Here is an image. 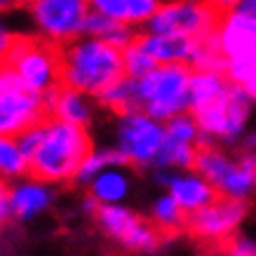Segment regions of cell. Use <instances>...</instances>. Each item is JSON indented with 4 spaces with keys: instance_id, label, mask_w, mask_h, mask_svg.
I'll list each match as a JSON object with an SVG mask.
<instances>
[{
    "instance_id": "obj_1",
    "label": "cell",
    "mask_w": 256,
    "mask_h": 256,
    "mask_svg": "<svg viewBox=\"0 0 256 256\" xmlns=\"http://www.w3.org/2000/svg\"><path fill=\"white\" fill-rule=\"evenodd\" d=\"M92 148V136L87 127L62 122L47 116L38 124V144L28 156L31 176L50 186L70 184L76 181L80 164Z\"/></svg>"
},
{
    "instance_id": "obj_2",
    "label": "cell",
    "mask_w": 256,
    "mask_h": 256,
    "mask_svg": "<svg viewBox=\"0 0 256 256\" xmlns=\"http://www.w3.org/2000/svg\"><path fill=\"white\" fill-rule=\"evenodd\" d=\"M120 78H124L120 47L92 36H80L62 45V85L96 99Z\"/></svg>"
},
{
    "instance_id": "obj_3",
    "label": "cell",
    "mask_w": 256,
    "mask_h": 256,
    "mask_svg": "<svg viewBox=\"0 0 256 256\" xmlns=\"http://www.w3.org/2000/svg\"><path fill=\"white\" fill-rule=\"evenodd\" d=\"M193 170L210 181L218 198L247 202L256 193V153L233 156L224 146L198 148Z\"/></svg>"
},
{
    "instance_id": "obj_4",
    "label": "cell",
    "mask_w": 256,
    "mask_h": 256,
    "mask_svg": "<svg viewBox=\"0 0 256 256\" xmlns=\"http://www.w3.org/2000/svg\"><path fill=\"white\" fill-rule=\"evenodd\" d=\"M193 68L186 64H158L156 68L136 80L139 110L160 122L188 110V87Z\"/></svg>"
},
{
    "instance_id": "obj_5",
    "label": "cell",
    "mask_w": 256,
    "mask_h": 256,
    "mask_svg": "<svg viewBox=\"0 0 256 256\" xmlns=\"http://www.w3.org/2000/svg\"><path fill=\"white\" fill-rule=\"evenodd\" d=\"M254 99L230 85V90L218 101L204 106L200 110H193V118L198 120L202 134V146H240L242 136L249 132V120L254 113Z\"/></svg>"
},
{
    "instance_id": "obj_6",
    "label": "cell",
    "mask_w": 256,
    "mask_h": 256,
    "mask_svg": "<svg viewBox=\"0 0 256 256\" xmlns=\"http://www.w3.org/2000/svg\"><path fill=\"white\" fill-rule=\"evenodd\" d=\"M5 62L16 70L24 87L45 96L62 85V45L47 38L16 36Z\"/></svg>"
},
{
    "instance_id": "obj_7",
    "label": "cell",
    "mask_w": 256,
    "mask_h": 256,
    "mask_svg": "<svg viewBox=\"0 0 256 256\" xmlns=\"http://www.w3.org/2000/svg\"><path fill=\"white\" fill-rule=\"evenodd\" d=\"M221 12L207 0H167L146 24L148 33L204 40L216 31Z\"/></svg>"
},
{
    "instance_id": "obj_8",
    "label": "cell",
    "mask_w": 256,
    "mask_h": 256,
    "mask_svg": "<svg viewBox=\"0 0 256 256\" xmlns=\"http://www.w3.org/2000/svg\"><path fill=\"white\" fill-rule=\"evenodd\" d=\"M164 144V122L150 118L144 110H130L118 116L116 124V148L124 162L139 167V170H153L158 153Z\"/></svg>"
},
{
    "instance_id": "obj_9",
    "label": "cell",
    "mask_w": 256,
    "mask_h": 256,
    "mask_svg": "<svg viewBox=\"0 0 256 256\" xmlns=\"http://www.w3.org/2000/svg\"><path fill=\"white\" fill-rule=\"evenodd\" d=\"M94 221L108 240L132 254H150L160 244V230L127 204H99Z\"/></svg>"
},
{
    "instance_id": "obj_10",
    "label": "cell",
    "mask_w": 256,
    "mask_h": 256,
    "mask_svg": "<svg viewBox=\"0 0 256 256\" xmlns=\"http://www.w3.org/2000/svg\"><path fill=\"white\" fill-rule=\"evenodd\" d=\"M26 8L42 38L56 45L80 38L90 14L87 0H26Z\"/></svg>"
},
{
    "instance_id": "obj_11",
    "label": "cell",
    "mask_w": 256,
    "mask_h": 256,
    "mask_svg": "<svg viewBox=\"0 0 256 256\" xmlns=\"http://www.w3.org/2000/svg\"><path fill=\"white\" fill-rule=\"evenodd\" d=\"M247 218V202L216 198L207 207L188 214L186 228L195 238L207 242H224L233 240L235 233Z\"/></svg>"
},
{
    "instance_id": "obj_12",
    "label": "cell",
    "mask_w": 256,
    "mask_h": 256,
    "mask_svg": "<svg viewBox=\"0 0 256 256\" xmlns=\"http://www.w3.org/2000/svg\"><path fill=\"white\" fill-rule=\"evenodd\" d=\"M47 118L42 94L31 90H12L0 94V139L19 136Z\"/></svg>"
},
{
    "instance_id": "obj_13",
    "label": "cell",
    "mask_w": 256,
    "mask_h": 256,
    "mask_svg": "<svg viewBox=\"0 0 256 256\" xmlns=\"http://www.w3.org/2000/svg\"><path fill=\"white\" fill-rule=\"evenodd\" d=\"M212 38L226 62H256V24L249 16L235 10L221 14Z\"/></svg>"
},
{
    "instance_id": "obj_14",
    "label": "cell",
    "mask_w": 256,
    "mask_h": 256,
    "mask_svg": "<svg viewBox=\"0 0 256 256\" xmlns=\"http://www.w3.org/2000/svg\"><path fill=\"white\" fill-rule=\"evenodd\" d=\"M8 200L10 210H12V221L28 224L52 207L54 190L50 184L28 174L19 181H12V186H8Z\"/></svg>"
},
{
    "instance_id": "obj_15",
    "label": "cell",
    "mask_w": 256,
    "mask_h": 256,
    "mask_svg": "<svg viewBox=\"0 0 256 256\" xmlns=\"http://www.w3.org/2000/svg\"><path fill=\"white\" fill-rule=\"evenodd\" d=\"M45 108L50 118H56L62 122L78 124V127H87L94 118V106L92 99L87 94L70 90L66 85H59L56 90L47 92L45 96Z\"/></svg>"
},
{
    "instance_id": "obj_16",
    "label": "cell",
    "mask_w": 256,
    "mask_h": 256,
    "mask_svg": "<svg viewBox=\"0 0 256 256\" xmlns=\"http://www.w3.org/2000/svg\"><path fill=\"white\" fill-rule=\"evenodd\" d=\"M164 190L178 202V207L186 214H193V212L207 207L210 202H214L218 198L214 186L195 170L174 172Z\"/></svg>"
},
{
    "instance_id": "obj_17",
    "label": "cell",
    "mask_w": 256,
    "mask_h": 256,
    "mask_svg": "<svg viewBox=\"0 0 256 256\" xmlns=\"http://www.w3.org/2000/svg\"><path fill=\"white\" fill-rule=\"evenodd\" d=\"M136 45L156 64H186V66H190L198 40L178 38V36H160V33L146 31L136 36Z\"/></svg>"
},
{
    "instance_id": "obj_18",
    "label": "cell",
    "mask_w": 256,
    "mask_h": 256,
    "mask_svg": "<svg viewBox=\"0 0 256 256\" xmlns=\"http://www.w3.org/2000/svg\"><path fill=\"white\" fill-rule=\"evenodd\" d=\"M90 10L127 26H146L162 0H87Z\"/></svg>"
},
{
    "instance_id": "obj_19",
    "label": "cell",
    "mask_w": 256,
    "mask_h": 256,
    "mask_svg": "<svg viewBox=\"0 0 256 256\" xmlns=\"http://www.w3.org/2000/svg\"><path fill=\"white\" fill-rule=\"evenodd\" d=\"M230 90V82L224 70H193L188 87V110H200L218 101Z\"/></svg>"
},
{
    "instance_id": "obj_20",
    "label": "cell",
    "mask_w": 256,
    "mask_h": 256,
    "mask_svg": "<svg viewBox=\"0 0 256 256\" xmlns=\"http://www.w3.org/2000/svg\"><path fill=\"white\" fill-rule=\"evenodd\" d=\"M87 190L99 204H124L132 193V176L127 167H108L87 186Z\"/></svg>"
},
{
    "instance_id": "obj_21",
    "label": "cell",
    "mask_w": 256,
    "mask_h": 256,
    "mask_svg": "<svg viewBox=\"0 0 256 256\" xmlns=\"http://www.w3.org/2000/svg\"><path fill=\"white\" fill-rule=\"evenodd\" d=\"M82 36L101 38V40H106V42H110V45L120 47V50L130 47L134 42V38H136L132 31V26L120 24V22H116V19H110V16H104V14H99V12H94V10L85 19Z\"/></svg>"
},
{
    "instance_id": "obj_22",
    "label": "cell",
    "mask_w": 256,
    "mask_h": 256,
    "mask_svg": "<svg viewBox=\"0 0 256 256\" xmlns=\"http://www.w3.org/2000/svg\"><path fill=\"white\" fill-rule=\"evenodd\" d=\"M108 167H127L124 162V158L120 156V150L116 146H99V148H92L87 158L82 160L80 164L78 174H76V184L80 186H90L94 178L99 176L104 170H108Z\"/></svg>"
},
{
    "instance_id": "obj_23",
    "label": "cell",
    "mask_w": 256,
    "mask_h": 256,
    "mask_svg": "<svg viewBox=\"0 0 256 256\" xmlns=\"http://www.w3.org/2000/svg\"><path fill=\"white\" fill-rule=\"evenodd\" d=\"M28 174H31L28 156L19 146L16 136H2L0 139V178L5 184H12V181H19Z\"/></svg>"
},
{
    "instance_id": "obj_24",
    "label": "cell",
    "mask_w": 256,
    "mask_h": 256,
    "mask_svg": "<svg viewBox=\"0 0 256 256\" xmlns=\"http://www.w3.org/2000/svg\"><path fill=\"white\" fill-rule=\"evenodd\" d=\"M186 221L188 214L178 207V202L167 190L162 195H158L150 204V224L162 233H176L181 228H186Z\"/></svg>"
},
{
    "instance_id": "obj_25",
    "label": "cell",
    "mask_w": 256,
    "mask_h": 256,
    "mask_svg": "<svg viewBox=\"0 0 256 256\" xmlns=\"http://www.w3.org/2000/svg\"><path fill=\"white\" fill-rule=\"evenodd\" d=\"M104 108L113 110L118 116H122V113H130V110H139V96H136V80L130 78V76H124L116 82V85H110L108 90H104V92L96 96Z\"/></svg>"
},
{
    "instance_id": "obj_26",
    "label": "cell",
    "mask_w": 256,
    "mask_h": 256,
    "mask_svg": "<svg viewBox=\"0 0 256 256\" xmlns=\"http://www.w3.org/2000/svg\"><path fill=\"white\" fill-rule=\"evenodd\" d=\"M198 148L200 146L181 144V141H174V139H167V136H164V144H162V148H160V153H158L156 167H160V170H174V172L193 170ZM156 167H153V170H156Z\"/></svg>"
},
{
    "instance_id": "obj_27",
    "label": "cell",
    "mask_w": 256,
    "mask_h": 256,
    "mask_svg": "<svg viewBox=\"0 0 256 256\" xmlns=\"http://www.w3.org/2000/svg\"><path fill=\"white\" fill-rule=\"evenodd\" d=\"M164 136L174 141H181V144H190V146H202L200 127H198V120L193 118L190 110L170 118L164 122Z\"/></svg>"
},
{
    "instance_id": "obj_28",
    "label": "cell",
    "mask_w": 256,
    "mask_h": 256,
    "mask_svg": "<svg viewBox=\"0 0 256 256\" xmlns=\"http://www.w3.org/2000/svg\"><path fill=\"white\" fill-rule=\"evenodd\" d=\"M224 73L230 85L256 101V62H226Z\"/></svg>"
},
{
    "instance_id": "obj_29",
    "label": "cell",
    "mask_w": 256,
    "mask_h": 256,
    "mask_svg": "<svg viewBox=\"0 0 256 256\" xmlns=\"http://www.w3.org/2000/svg\"><path fill=\"white\" fill-rule=\"evenodd\" d=\"M122 59H124V76H130V78H134V80L144 78L146 73H150V70L158 66V64L136 45V38H134L132 45L122 50Z\"/></svg>"
},
{
    "instance_id": "obj_30",
    "label": "cell",
    "mask_w": 256,
    "mask_h": 256,
    "mask_svg": "<svg viewBox=\"0 0 256 256\" xmlns=\"http://www.w3.org/2000/svg\"><path fill=\"white\" fill-rule=\"evenodd\" d=\"M12 90H24V82L8 62H0V94L12 92Z\"/></svg>"
},
{
    "instance_id": "obj_31",
    "label": "cell",
    "mask_w": 256,
    "mask_h": 256,
    "mask_svg": "<svg viewBox=\"0 0 256 256\" xmlns=\"http://www.w3.org/2000/svg\"><path fill=\"white\" fill-rule=\"evenodd\" d=\"M224 256H256V242L249 238H235L226 247Z\"/></svg>"
},
{
    "instance_id": "obj_32",
    "label": "cell",
    "mask_w": 256,
    "mask_h": 256,
    "mask_svg": "<svg viewBox=\"0 0 256 256\" xmlns=\"http://www.w3.org/2000/svg\"><path fill=\"white\" fill-rule=\"evenodd\" d=\"M16 36L12 31H10L5 24L0 22V62H5L10 54V50H12V45H14Z\"/></svg>"
},
{
    "instance_id": "obj_33",
    "label": "cell",
    "mask_w": 256,
    "mask_h": 256,
    "mask_svg": "<svg viewBox=\"0 0 256 256\" xmlns=\"http://www.w3.org/2000/svg\"><path fill=\"white\" fill-rule=\"evenodd\" d=\"M12 221V210H10V200H8V186L5 181L0 178V226Z\"/></svg>"
},
{
    "instance_id": "obj_34",
    "label": "cell",
    "mask_w": 256,
    "mask_h": 256,
    "mask_svg": "<svg viewBox=\"0 0 256 256\" xmlns=\"http://www.w3.org/2000/svg\"><path fill=\"white\" fill-rule=\"evenodd\" d=\"M233 10L240 12V14H244V16H249V19L256 24V0H240Z\"/></svg>"
},
{
    "instance_id": "obj_35",
    "label": "cell",
    "mask_w": 256,
    "mask_h": 256,
    "mask_svg": "<svg viewBox=\"0 0 256 256\" xmlns=\"http://www.w3.org/2000/svg\"><path fill=\"white\" fill-rule=\"evenodd\" d=\"M242 153H256V130H249L240 141Z\"/></svg>"
},
{
    "instance_id": "obj_36",
    "label": "cell",
    "mask_w": 256,
    "mask_h": 256,
    "mask_svg": "<svg viewBox=\"0 0 256 256\" xmlns=\"http://www.w3.org/2000/svg\"><path fill=\"white\" fill-rule=\"evenodd\" d=\"M80 210H82V214H87V216H94V214H96V210H99V202H96L92 195L87 193L85 198H82V204H80Z\"/></svg>"
},
{
    "instance_id": "obj_37",
    "label": "cell",
    "mask_w": 256,
    "mask_h": 256,
    "mask_svg": "<svg viewBox=\"0 0 256 256\" xmlns=\"http://www.w3.org/2000/svg\"><path fill=\"white\" fill-rule=\"evenodd\" d=\"M207 2H210L212 8H216L221 14H226V12H230V10H233L240 0H207Z\"/></svg>"
},
{
    "instance_id": "obj_38",
    "label": "cell",
    "mask_w": 256,
    "mask_h": 256,
    "mask_svg": "<svg viewBox=\"0 0 256 256\" xmlns=\"http://www.w3.org/2000/svg\"><path fill=\"white\" fill-rule=\"evenodd\" d=\"M16 2H22V0H0V10H8V8H14Z\"/></svg>"
}]
</instances>
